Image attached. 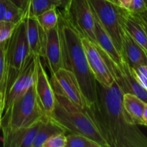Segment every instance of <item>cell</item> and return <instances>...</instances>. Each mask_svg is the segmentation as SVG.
<instances>
[{
	"instance_id": "6da1fadb",
	"label": "cell",
	"mask_w": 147,
	"mask_h": 147,
	"mask_svg": "<svg viewBox=\"0 0 147 147\" xmlns=\"http://www.w3.org/2000/svg\"><path fill=\"white\" fill-rule=\"evenodd\" d=\"M123 92L116 82L105 87L97 82V97L86 109L98 127L109 147H147V136L126 113Z\"/></svg>"
},
{
	"instance_id": "7a4b0ae2",
	"label": "cell",
	"mask_w": 147,
	"mask_h": 147,
	"mask_svg": "<svg viewBox=\"0 0 147 147\" xmlns=\"http://www.w3.org/2000/svg\"><path fill=\"white\" fill-rule=\"evenodd\" d=\"M57 26L61 42L62 67L75 75L89 108L96 100L97 81L88 65L81 36L60 11Z\"/></svg>"
},
{
	"instance_id": "3957f363",
	"label": "cell",
	"mask_w": 147,
	"mask_h": 147,
	"mask_svg": "<svg viewBox=\"0 0 147 147\" xmlns=\"http://www.w3.org/2000/svg\"><path fill=\"white\" fill-rule=\"evenodd\" d=\"M55 95V104L50 115L53 120L68 133L82 134L98 144L100 147H109L98 127L88 111L81 109L65 97Z\"/></svg>"
},
{
	"instance_id": "277c9868",
	"label": "cell",
	"mask_w": 147,
	"mask_h": 147,
	"mask_svg": "<svg viewBox=\"0 0 147 147\" xmlns=\"http://www.w3.org/2000/svg\"><path fill=\"white\" fill-rule=\"evenodd\" d=\"M47 115L43 111L37 97L34 83L17 99L2 114L0 129L2 134L32 126Z\"/></svg>"
},
{
	"instance_id": "5b68a950",
	"label": "cell",
	"mask_w": 147,
	"mask_h": 147,
	"mask_svg": "<svg viewBox=\"0 0 147 147\" xmlns=\"http://www.w3.org/2000/svg\"><path fill=\"white\" fill-rule=\"evenodd\" d=\"M30 53L24 17L17 24L11 36L6 42V72L3 86L4 97L18 76Z\"/></svg>"
},
{
	"instance_id": "8992f818",
	"label": "cell",
	"mask_w": 147,
	"mask_h": 147,
	"mask_svg": "<svg viewBox=\"0 0 147 147\" xmlns=\"http://www.w3.org/2000/svg\"><path fill=\"white\" fill-rule=\"evenodd\" d=\"M89 2L98 20L110 36L115 47L123 56L122 8L109 0H89Z\"/></svg>"
},
{
	"instance_id": "52a82bcc",
	"label": "cell",
	"mask_w": 147,
	"mask_h": 147,
	"mask_svg": "<svg viewBox=\"0 0 147 147\" xmlns=\"http://www.w3.org/2000/svg\"><path fill=\"white\" fill-rule=\"evenodd\" d=\"M62 13L82 37L96 44L95 16L89 0H70Z\"/></svg>"
},
{
	"instance_id": "ba28073f",
	"label": "cell",
	"mask_w": 147,
	"mask_h": 147,
	"mask_svg": "<svg viewBox=\"0 0 147 147\" xmlns=\"http://www.w3.org/2000/svg\"><path fill=\"white\" fill-rule=\"evenodd\" d=\"M50 83L55 94L64 96L81 109H88L77 78L71 71L61 67L51 75Z\"/></svg>"
},
{
	"instance_id": "9c48e42d",
	"label": "cell",
	"mask_w": 147,
	"mask_h": 147,
	"mask_svg": "<svg viewBox=\"0 0 147 147\" xmlns=\"http://www.w3.org/2000/svg\"><path fill=\"white\" fill-rule=\"evenodd\" d=\"M34 74L35 55L30 53L22 65L17 77L14 80L7 93L4 95L3 113L33 84L34 81Z\"/></svg>"
},
{
	"instance_id": "30bf717a",
	"label": "cell",
	"mask_w": 147,
	"mask_h": 147,
	"mask_svg": "<svg viewBox=\"0 0 147 147\" xmlns=\"http://www.w3.org/2000/svg\"><path fill=\"white\" fill-rule=\"evenodd\" d=\"M34 88L37 97L46 115L50 116L55 104V95L50 80L41 61V57L35 56Z\"/></svg>"
},
{
	"instance_id": "8fae6325",
	"label": "cell",
	"mask_w": 147,
	"mask_h": 147,
	"mask_svg": "<svg viewBox=\"0 0 147 147\" xmlns=\"http://www.w3.org/2000/svg\"><path fill=\"white\" fill-rule=\"evenodd\" d=\"M81 39L88 65L96 81L105 87L111 86L114 78L96 45L86 37Z\"/></svg>"
},
{
	"instance_id": "7c38bea8",
	"label": "cell",
	"mask_w": 147,
	"mask_h": 147,
	"mask_svg": "<svg viewBox=\"0 0 147 147\" xmlns=\"http://www.w3.org/2000/svg\"><path fill=\"white\" fill-rule=\"evenodd\" d=\"M43 59L51 75L62 67V48L58 26L46 31V42Z\"/></svg>"
},
{
	"instance_id": "4fadbf2b",
	"label": "cell",
	"mask_w": 147,
	"mask_h": 147,
	"mask_svg": "<svg viewBox=\"0 0 147 147\" xmlns=\"http://www.w3.org/2000/svg\"><path fill=\"white\" fill-rule=\"evenodd\" d=\"M25 21L30 53L43 58L46 42V31L39 24L37 17H25Z\"/></svg>"
},
{
	"instance_id": "5bb4252c",
	"label": "cell",
	"mask_w": 147,
	"mask_h": 147,
	"mask_svg": "<svg viewBox=\"0 0 147 147\" xmlns=\"http://www.w3.org/2000/svg\"><path fill=\"white\" fill-rule=\"evenodd\" d=\"M122 12V11H121ZM123 25V24H122ZM123 56L132 68L147 65V53L123 27L122 34Z\"/></svg>"
},
{
	"instance_id": "9a60e30c",
	"label": "cell",
	"mask_w": 147,
	"mask_h": 147,
	"mask_svg": "<svg viewBox=\"0 0 147 147\" xmlns=\"http://www.w3.org/2000/svg\"><path fill=\"white\" fill-rule=\"evenodd\" d=\"M40 121L28 127L21 128L2 134L3 146L4 147H32Z\"/></svg>"
},
{
	"instance_id": "2e32d148",
	"label": "cell",
	"mask_w": 147,
	"mask_h": 147,
	"mask_svg": "<svg viewBox=\"0 0 147 147\" xmlns=\"http://www.w3.org/2000/svg\"><path fill=\"white\" fill-rule=\"evenodd\" d=\"M121 19L123 28L147 53V34L139 14L122 8Z\"/></svg>"
},
{
	"instance_id": "e0dca14e",
	"label": "cell",
	"mask_w": 147,
	"mask_h": 147,
	"mask_svg": "<svg viewBox=\"0 0 147 147\" xmlns=\"http://www.w3.org/2000/svg\"><path fill=\"white\" fill-rule=\"evenodd\" d=\"M66 133L67 131L64 128L53 120L50 116H46L40 121L37 135L32 147H42L45 142L49 138L55 135Z\"/></svg>"
},
{
	"instance_id": "ac0fdd59",
	"label": "cell",
	"mask_w": 147,
	"mask_h": 147,
	"mask_svg": "<svg viewBox=\"0 0 147 147\" xmlns=\"http://www.w3.org/2000/svg\"><path fill=\"white\" fill-rule=\"evenodd\" d=\"M123 106L126 113L137 125L143 126L142 115L146 103L140 98L130 93H123Z\"/></svg>"
},
{
	"instance_id": "d6986e66",
	"label": "cell",
	"mask_w": 147,
	"mask_h": 147,
	"mask_svg": "<svg viewBox=\"0 0 147 147\" xmlns=\"http://www.w3.org/2000/svg\"><path fill=\"white\" fill-rule=\"evenodd\" d=\"M25 17L24 12L10 0H0V22L19 23Z\"/></svg>"
},
{
	"instance_id": "ffe728a7",
	"label": "cell",
	"mask_w": 147,
	"mask_h": 147,
	"mask_svg": "<svg viewBox=\"0 0 147 147\" xmlns=\"http://www.w3.org/2000/svg\"><path fill=\"white\" fill-rule=\"evenodd\" d=\"M60 0H29L25 17H38L53 7H61Z\"/></svg>"
},
{
	"instance_id": "44dd1931",
	"label": "cell",
	"mask_w": 147,
	"mask_h": 147,
	"mask_svg": "<svg viewBox=\"0 0 147 147\" xmlns=\"http://www.w3.org/2000/svg\"><path fill=\"white\" fill-rule=\"evenodd\" d=\"M37 20L45 31L50 30L58 24L59 11L57 7H53L37 17Z\"/></svg>"
},
{
	"instance_id": "7402d4cb",
	"label": "cell",
	"mask_w": 147,
	"mask_h": 147,
	"mask_svg": "<svg viewBox=\"0 0 147 147\" xmlns=\"http://www.w3.org/2000/svg\"><path fill=\"white\" fill-rule=\"evenodd\" d=\"M65 147H100L90 138L82 134L69 133L66 134Z\"/></svg>"
},
{
	"instance_id": "603a6c76",
	"label": "cell",
	"mask_w": 147,
	"mask_h": 147,
	"mask_svg": "<svg viewBox=\"0 0 147 147\" xmlns=\"http://www.w3.org/2000/svg\"><path fill=\"white\" fill-rule=\"evenodd\" d=\"M17 24L9 21L0 22V44L9 39Z\"/></svg>"
},
{
	"instance_id": "cb8c5ba5",
	"label": "cell",
	"mask_w": 147,
	"mask_h": 147,
	"mask_svg": "<svg viewBox=\"0 0 147 147\" xmlns=\"http://www.w3.org/2000/svg\"><path fill=\"white\" fill-rule=\"evenodd\" d=\"M66 141V134H60L49 138L42 147H65Z\"/></svg>"
},
{
	"instance_id": "d4e9b609",
	"label": "cell",
	"mask_w": 147,
	"mask_h": 147,
	"mask_svg": "<svg viewBox=\"0 0 147 147\" xmlns=\"http://www.w3.org/2000/svg\"><path fill=\"white\" fill-rule=\"evenodd\" d=\"M6 42L0 44V90L3 93L4 76L6 72V60H5V47Z\"/></svg>"
},
{
	"instance_id": "484cf974",
	"label": "cell",
	"mask_w": 147,
	"mask_h": 147,
	"mask_svg": "<svg viewBox=\"0 0 147 147\" xmlns=\"http://www.w3.org/2000/svg\"><path fill=\"white\" fill-rule=\"evenodd\" d=\"M147 5L145 0H131L128 11L134 14H140L146 9Z\"/></svg>"
},
{
	"instance_id": "4316f807",
	"label": "cell",
	"mask_w": 147,
	"mask_h": 147,
	"mask_svg": "<svg viewBox=\"0 0 147 147\" xmlns=\"http://www.w3.org/2000/svg\"><path fill=\"white\" fill-rule=\"evenodd\" d=\"M135 76L142 86L147 90V65L133 68Z\"/></svg>"
},
{
	"instance_id": "83f0119b",
	"label": "cell",
	"mask_w": 147,
	"mask_h": 147,
	"mask_svg": "<svg viewBox=\"0 0 147 147\" xmlns=\"http://www.w3.org/2000/svg\"><path fill=\"white\" fill-rule=\"evenodd\" d=\"M12 3H14L17 7L21 9L25 14V11L27 9V5H28L29 0H10Z\"/></svg>"
},
{
	"instance_id": "f1b7e54d",
	"label": "cell",
	"mask_w": 147,
	"mask_h": 147,
	"mask_svg": "<svg viewBox=\"0 0 147 147\" xmlns=\"http://www.w3.org/2000/svg\"><path fill=\"white\" fill-rule=\"evenodd\" d=\"M118 5L120 6L121 8L125 9H128L129 8L131 0H117Z\"/></svg>"
},
{
	"instance_id": "f546056e",
	"label": "cell",
	"mask_w": 147,
	"mask_h": 147,
	"mask_svg": "<svg viewBox=\"0 0 147 147\" xmlns=\"http://www.w3.org/2000/svg\"><path fill=\"white\" fill-rule=\"evenodd\" d=\"M3 107H4V94L0 90V120L3 113Z\"/></svg>"
},
{
	"instance_id": "4dcf8cb0",
	"label": "cell",
	"mask_w": 147,
	"mask_h": 147,
	"mask_svg": "<svg viewBox=\"0 0 147 147\" xmlns=\"http://www.w3.org/2000/svg\"><path fill=\"white\" fill-rule=\"evenodd\" d=\"M142 122H143V126H147V103L144 110L143 115H142Z\"/></svg>"
},
{
	"instance_id": "1f68e13d",
	"label": "cell",
	"mask_w": 147,
	"mask_h": 147,
	"mask_svg": "<svg viewBox=\"0 0 147 147\" xmlns=\"http://www.w3.org/2000/svg\"><path fill=\"white\" fill-rule=\"evenodd\" d=\"M60 1H61V4H62L61 8L64 9L65 7L66 6L69 4V2L70 1V0H60Z\"/></svg>"
},
{
	"instance_id": "d6a6232c",
	"label": "cell",
	"mask_w": 147,
	"mask_h": 147,
	"mask_svg": "<svg viewBox=\"0 0 147 147\" xmlns=\"http://www.w3.org/2000/svg\"><path fill=\"white\" fill-rule=\"evenodd\" d=\"M139 15H140L141 17H142V18H143L144 20L145 21H146V22H147V8H146V9L144 11L143 13L140 14H139Z\"/></svg>"
},
{
	"instance_id": "836d02e7",
	"label": "cell",
	"mask_w": 147,
	"mask_h": 147,
	"mask_svg": "<svg viewBox=\"0 0 147 147\" xmlns=\"http://www.w3.org/2000/svg\"><path fill=\"white\" fill-rule=\"evenodd\" d=\"M139 17H140L141 20H142V24H143V25H144V30H145V31H146V34H147V22H146V21H145L144 20L143 18H142V17H141L140 15H139Z\"/></svg>"
},
{
	"instance_id": "e575fe53",
	"label": "cell",
	"mask_w": 147,
	"mask_h": 147,
	"mask_svg": "<svg viewBox=\"0 0 147 147\" xmlns=\"http://www.w3.org/2000/svg\"><path fill=\"white\" fill-rule=\"evenodd\" d=\"M109 1H113V2L116 3V4H118V1H117V0H109Z\"/></svg>"
},
{
	"instance_id": "d590c367",
	"label": "cell",
	"mask_w": 147,
	"mask_h": 147,
	"mask_svg": "<svg viewBox=\"0 0 147 147\" xmlns=\"http://www.w3.org/2000/svg\"><path fill=\"white\" fill-rule=\"evenodd\" d=\"M145 1H146V5H147V0H145Z\"/></svg>"
}]
</instances>
